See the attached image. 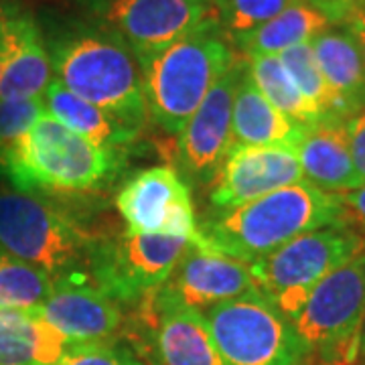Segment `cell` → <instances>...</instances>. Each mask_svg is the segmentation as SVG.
<instances>
[{"label": "cell", "mask_w": 365, "mask_h": 365, "mask_svg": "<svg viewBox=\"0 0 365 365\" xmlns=\"http://www.w3.org/2000/svg\"><path fill=\"white\" fill-rule=\"evenodd\" d=\"M53 79L140 134L148 124L143 67L134 53L91 23H71L47 37Z\"/></svg>", "instance_id": "obj_1"}, {"label": "cell", "mask_w": 365, "mask_h": 365, "mask_svg": "<svg viewBox=\"0 0 365 365\" xmlns=\"http://www.w3.org/2000/svg\"><path fill=\"white\" fill-rule=\"evenodd\" d=\"M349 223L339 195L300 181L240 207L213 213L199 225L209 248L252 264L294 237L327 225Z\"/></svg>", "instance_id": "obj_2"}, {"label": "cell", "mask_w": 365, "mask_h": 365, "mask_svg": "<svg viewBox=\"0 0 365 365\" xmlns=\"http://www.w3.org/2000/svg\"><path fill=\"white\" fill-rule=\"evenodd\" d=\"M122 165V150L90 143L47 112L0 153V175L16 191L35 195L100 191L116 179Z\"/></svg>", "instance_id": "obj_3"}, {"label": "cell", "mask_w": 365, "mask_h": 365, "mask_svg": "<svg viewBox=\"0 0 365 365\" xmlns=\"http://www.w3.org/2000/svg\"><path fill=\"white\" fill-rule=\"evenodd\" d=\"M240 59L217 19L143 63L148 116L158 128L179 136L211 88Z\"/></svg>", "instance_id": "obj_4"}, {"label": "cell", "mask_w": 365, "mask_h": 365, "mask_svg": "<svg viewBox=\"0 0 365 365\" xmlns=\"http://www.w3.org/2000/svg\"><path fill=\"white\" fill-rule=\"evenodd\" d=\"M100 240L47 197L0 191V250L41 268L55 282L93 284Z\"/></svg>", "instance_id": "obj_5"}, {"label": "cell", "mask_w": 365, "mask_h": 365, "mask_svg": "<svg viewBox=\"0 0 365 365\" xmlns=\"http://www.w3.org/2000/svg\"><path fill=\"white\" fill-rule=\"evenodd\" d=\"M361 250V234L351 223H341L299 235L248 266L262 294L292 319L313 288Z\"/></svg>", "instance_id": "obj_6"}, {"label": "cell", "mask_w": 365, "mask_h": 365, "mask_svg": "<svg viewBox=\"0 0 365 365\" xmlns=\"http://www.w3.org/2000/svg\"><path fill=\"white\" fill-rule=\"evenodd\" d=\"M203 319L223 365H300L311 357L292 321L262 292L215 304Z\"/></svg>", "instance_id": "obj_7"}, {"label": "cell", "mask_w": 365, "mask_h": 365, "mask_svg": "<svg viewBox=\"0 0 365 365\" xmlns=\"http://www.w3.org/2000/svg\"><path fill=\"white\" fill-rule=\"evenodd\" d=\"M365 313V250L325 276L290 321L321 365H355Z\"/></svg>", "instance_id": "obj_8"}, {"label": "cell", "mask_w": 365, "mask_h": 365, "mask_svg": "<svg viewBox=\"0 0 365 365\" xmlns=\"http://www.w3.org/2000/svg\"><path fill=\"white\" fill-rule=\"evenodd\" d=\"M88 23L120 39L143 66L215 19L211 0H83Z\"/></svg>", "instance_id": "obj_9"}, {"label": "cell", "mask_w": 365, "mask_h": 365, "mask_svg": "<svg viewBox=\"0 0 365 365\" xmlns=\"http://www.w3.org/2000/svg\"><path fill=\"white\" fill-rule=\"evenodd\" d=\"M193 248L181 237L124 232L102 237L91 270V282L118 304H138L157 292Z\"/></svg>", "instance_id": "obj_10"}, {"label": "cell", "mask_w": 365, "mask_h": 365, "mask_svg": "<svg viewBox=\"0 0 365 365\" xmlns=\"http://www.w3.org/2000/svg\"><path fill=\"white\" fill-rule=\"evenodd\" d=\"M128 337L146 364L223 365L203 314L173 302L160 290L138 300Z\"/></svg>", "instance_id": "obj_11"}, {"label": "cell", "mask_w": 365, "mask_h": 365, "mask_svg": "<svg viewBox=\"0 0 365 365\" xmlns=\"http://www.w3.org/2000/svg\"><path fill=\"white\" fill-rule=\"evenodd\" d=\"M116 209L128 232L181 237L195 248L211 250L199 232L191 191L173 167L132 175L116 193Z\"/></svg>", "instance_id": "obj_12"}, {"label": "cell", "mask_w": 365, "mask_h": 365, "mask_svg": "<svg viewBox=\"0 0 365 365\" xmlns=\"http://www.w3.org/2000/svg\"><path fill=\"white\" fill-rule=\"evenodd\" d=\"M246 57L240 55L230 71L211 88L179 134V167L193 185H211L232 144V106Z\"/></svg>", "instance_id": "obj_13"}, {"label": "cell", "mask_w": 365, "mask_h": 365, "mask_svg": "<svg viewBox=\"0 0 365 365\" xmlns=\"http://www.w3.org/2000/svg\"><path fill=\"white\" fill-rule=\"evenodd\" d=\"M300 181L304 175L294 148L235 146L209 185V205L222 213Z\"/></svg>", "instance_id": "obj_14"}, {"label": "cell", "mask_w": 365, "mask_h": 365, "mask_svg": "<svg viewBox=\"0 0 365 365\" xmlns=\"http://www.w3.org/2000/svg\"><path fill=\"white\" fill-rule=\"evenodd\" d=\"M158 290L173 302L201 314L215 304L260 292L248 264L195 246L182 256L169 280Z\"/></svg>", "instance_id": "obj_15"}, {"label": "cell", "mask_w": 365, "mask_h": 365, "mask_svg": "<svg viewBox=\"0 0 365 365\" xmlns=\"http://www.w3.org/2000/svg\"><path fill=\"white\" fill-rule=\"evenodd\" d=\"M37 313L71 345L108 343L124 325L122 307L88 282H55Z\"/></svg>", "instance_id": "obj_16"}, {"label": "cell", "mask_w": 365, "mask_h": 365, "mask_svg": "<svg viewBox=\"0 0 365 365\" xmlns=\"http://www.w3.org/2000/svg\"><path fill=\"white\" fill-rule=\"evenodd\" d=\"M13 37L11 57L0 78V100H43L53 81L45 35L29 11L6 6Z\"/></svg>", "instance_id": "obj_17"}, {"label": "cell", "mask_w": 365, "mask_h": 365, "mask_svg": "<svg viewBox=\"0 0 365 365\" xmlns=\"http://www.w3.org/2000/svg\"><path fill=\"white\" fill-rule=\"evenodd\" d=\"M345 122L347 120L339 118L317 122L304 128L294 148L304 181L335 195L361 187L353 165Z\"/></svg>", "instance_id": "obj_18"}, {"label": "cell", "mask_w": 365, "mask_h": 365, "mask_svg": "<svg viewBox=\"0 0 365 365\" xmlns=\"http://www.w3.org/2000/svg\"><path fill=\"white\" fill-rule=\"evenodd\" d=\"M314 59L337 98L341 116L349 120L365 108V66L359 43L347 25H333L313 41Z\"/></svg>", "instance_id": "obj_19"}, {"label": "cell", "mask_w": 365, "mask_h": 365, "mask_svg": "<svg viewBox=\"0 0 365 365\" xmlns=\"http://www.w3.org/2000/svg\"><path fill=\"white\" fill-rule=\"evenodd\" d=\"M304 128L278 112L250 76L248 61L232 106V144L235 146H288L297 148Z\"/></svg>", "instance_id": "obj_20"}, {"label": "cell", "mask_w": 365, "mask_h": 365, "mask_svg": "<svg viewBox=\"0 0 365 365\" xmlns=\"http://www.w3.org/2000/svg\"><path fill=\"white\" fill-rule=\"evenodd\" d=\"M69 347L37 311H0V365H59Z\"/></svg>", "instance_id": "obj_21"}, {"label": "cell", "mask_w": 365, "mask_h": 365, "mask_svg": "<svg viewBox=\"0 0 365 365\" xmlns=\"http://www.w3.org/2000/svg\"><path fill=\"white\" fill-rule=\"evenodd\" d=\"M329 26L333 25L319 9L309 0H299L268 23L232 39V43L235 51L246 59L256 55H280L300 43H311Z\"/></svg>", "instance_id": "obj_22"}, {"label": "cell", "mask_w": 365, "mask_h": 365, "mask_svg": "<svg viewBox=\"0 0 365 365\" xmlns=\"http://www.w3.org/2000/svg\"><path fill=\"white\" fill-rule=\"evenodd\" d=\"M43 106H45V112L57 122H61L66 128L106 148L124 150L138 136L116 122L112 116H108L100 108L71 93L57 79H53L45 91Z\"/></svg>", "instance_id": "obj_23"}, {"label": "cell", "mask_w": 365, "mask_h": 365, "mask_svg": "<svg viewBox=\"0 0 365 365\" xmlns=\"http://www.w3.org/2000/svg\"><path fill=\"white\" fill-rule=\"evenodd\" d=\"M246 61H248L250 76L258 86V90L264 93V98L278 112L290 118L294 124L309 128L317 122L325 120L323 114L297 88V83L288 76L278 55H256V57H248Z\"/></svg>", "instance_id": "obj_24"}, {"label": "cell", "mask_w": 365, "mask_h": 365, "mask_svg": "<svg viewBox=\"0 0 365 365\" xmlns=\"http://www.w3.org/2000/svg\"><path fill=\"white\" fill-rule=\"evenodd\" d=\"M53 288L49 274L0 250V311H37Z\"/></svg>", "instance_id": "obj_25"}, {"label": "cell", "mask_w": 365, "mask_h": 365, "mask_svg": "<svg viewBox=\"0 0 365 365\" xmlns=\"http://www.w3.org/2000/svg\"><path fill=\"white\" fill-rule=\"evenodd\" d=\"M278 57L288 71V76L297 83V88L302 91V96L323 114L325 120L327 118L345 120L341 116L337 98L327 86L325 78L321 73V67L314 59L311 43H300L297 47H290L288 51L280 53Z\"/></svg>", "instance_id": "obj_26"}, {"label": "cell", "mask_w": 365, "mask_h": 365, "mask_svg": "<svg viewBox=\"0 0 365 365\" xmlns=\"http://www.w3.org/2000/svg\"><path fill=\"white\" fill-rule=\"evenodd\" d=\"M215 19L230 39L242 37L268 23L299 0H211Z\"/></svg>", "instance_id": "obj_27"}, {"label": "cell", "mask_w": 365, "mask_h": 365, "mask_svg": "<svg viewBox=\"0 0 365 365\" xmlns=\"http://www.w3.org/2000/svg\"><path fill=\"white\" fill-rule=\"evenodd\" d=\"M43 114V100H0V153L25 136Z\"/></svg>", "instance_id": "obj_28"}, {"label": "cell", "mask_w": 365, "mask_h": 365, "mask_svg": "<svg viewBox=\"0 0 365 365\" xmlns=\"http://www.w3.org/2000/svg\"><path fill=\"white\" fill-rule=\"evenodd\" d=\"M59 365H144L130 349L116 343L71 345Z\"/></svg>", "instance_id": "obj_29"}, {"label": "cell", "mask_w": 365, "mask_h": 365, "mask_svg": "<svg viewBox=\"0 0 365 365\" xmlns=\"http://www.w3.org/2000/svg\"><path fill=\"white\" fill-rule=\"evenodd\" d=\"M347 136H349V148H351L353 165L357 170V177L361 185L365 182V108L361 112L353 114L347 122Z\"/></svg>", "instance_id": "obj_30"}, {"label": "cell", "mask_w": 365, "mask_h": 365, "mask_svg": "<svg viewBox=\"0 0 365 365\" xmlns=\"http://www.w3.org/2000/svg\"><path fill=\"white\" fill-rule=\"evenodd\" d=\"M309 2L325 14L331 25H347L355 13L365 6V0H309Z\"/></svg>", "instance_id": "obj_31"}, {"label": "cell", "mask_w": 365, "mask_h": 365, "mask_svg": "<svg viewBox=\"0 0 365 365\" xmlns=\"http://www.w3.org/2000/svg\"><path fill=\"white\" fill-rule=\"evenodd\" d=\"M339 199L347 211V220L361 234L365 244V182L353 191L339 193Z\"/></svg>", "instance_id": "obj_32"}, {"label": "cell", "mask_w": 365, "mask_h": 365, "mask_svg": "<svg viewBox=\"0 0 365 365\" xmlns=\"http://www.w3.org/2000/svg\"><path fill=\"white\" fill-rule=\"evenodd\" d=\"M11 49H13V37H11V25H9V11L6 6H0V78L11 57Z\"/></svg>", "instance_id": "obj_33"}, {"label": "cell", "mask_w": 365, "mask_h": 365, "mask_svg": "<svg viewBox=\"0 0 365 365\" xmlns=\"http://www.w3.org/2000/svg\"><path fill=\"white\" fill-rule=\"evenodd\" d=\"M349 31L355 35V39L359 43V49H361V55H364V66H365V6L361 11H357L355 16L347 23Z\"/></svg>", "instance_id": "obj_34"}, {"label": "cell", "mask_w": 365, "mask_h": 365, "mask_svg": "<svg viewBox=\"0 0 365 365\" xmlns=\"http://www.w3.org/2000/svg\"><path fill=\"white\" fill-rule=\"evenodd\" d=\"M355 365H365V313L357 333V345H355Z\"/></svg>", "instance_id": "obj_35"}, {"label": "cell", "mask_w": 365, "mask_h": 365, "mask_svg": "<svg viewBox=\"0 0 365 365\" xmlns=\"http://www.w3.org/2000/svg\"><path fill=\"white\" fill-rule=\"evenodd\" d=\"M300 365H311V364H307V361H304V364H300Z\"/></svg>", "instance_id": "obj_36"}]
</instances>
